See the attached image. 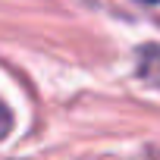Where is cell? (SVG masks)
Segmentation results:
<instances>
[{"label":"cell","instance_id":"1","mask_svg":"<svg viewBox=\"0 0 160 160\" xmlns=\"http://www.w3.org/2000/svg\"><path fill=\"white\" fill-rule=\"evenodd\" d=\"M138 75L160 88V44H144L138 50Z\"/></svg>","mask_w":160,"mask_h":160},{"label":"cell","instance_id":"2","mask_svg":"<svg viewBox=\"0 0 160 160\" xmlns=\"http://www.w3.org/2000/svg\"><path fill=\"white\" fill-rule=\"evenodd\" d=\"M10 126H13V113L7 110V104H3V101H0V138L10 132Z\"/></svg>","mask_w":160,"mask_h":160},{"label":"cell","instance_id":"3","mask_svg":"<svg viewBox=\"0 0 160 160\" xmlns=\"http://www.w3.org/2000/svg\"><path fill=\"white\" fill-rule=\"evenodd\" d=\"M144 3H160V0H144Z\"/></svg>","mask_w":160,"mask_h":160}]
</instances>
